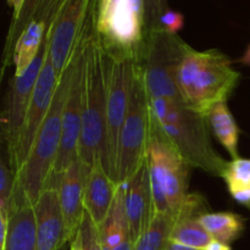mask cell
I'll list each match as a JSON object with an SVG mask.
<instances>
[{
  "instance_id": "cell-31",
  "label": "cell",
  "mask_w": 250,
  "mask_h": 250,
  "mask_svg": "<svg viewBox=\"0 0 250 250\" xmlns=\"http://www.w3.org/2000/svg\"><path fill=\"white\" fill-rule=\"evenodd\" d=\"M168 250H202V249L190 248V247H186V246H182V244H178V243H175V242H171L170 247H168Z\"/></svg>"
},
{
  "instance_id": "cell-4",
  "label": "cell",
  "mask_w": 250,
  "mask_h": 250,
  "mask_svg": "<svg viewBox=\"0 0 250 250\" xmlns=\"http://www.w3.org/2000/svg\"><path fill=\"white\" fill-rule=\"evenodd\" d=\"M73 62L75 58L72 55L61 73L53 104L34 141L28 159L16 175L20 187L32 204H36L41 193L48 185L58 160L62 133L63 110L70 89Z\"/></svg>"
},
{
  "instance_id": "cell-13",
  "label": "cell",
  "mask_w": 250,
  "mask_h": 250,
  "mask_svg": "<svg viewBox=\"0 0 250 250\" xmlns=\"http://www.w3.org/2000/svg\"><path fill=\"white\" fill-rule=\"evenodd\" d=\"M124 187V204L133 243L138 241L153 217L155 216L151 197L148 161L127 181Z\"/></svg>"
},
{
  "instance_id": "cell-32",
  "label": "cell",
  "mask_w": 250,
  "mask_h": 250,
  "mask_svg": "<svg viewBox=\"0 0 250 250\" xmlns=\"http://www.w3.org/2000/svg\"><path fill=\"white\" fill-rule=\"evenodd\" d=\"M241 62L244 63V65H247V66H250V44H249L248 48H247L246 53H244L243 56L241 58Z\"/></svg>"
},
{
  "instance_id": "cell-19",
  "label": "cell",
  "mask_w": 250,
  "mask_h": 250,
  "mask_svg": "<svg viewBox=\"0 0 250 250\" xmlns=\"http://www.w3.org/2000/svg\"><path fill=\"white\" fill-rule=\"evenodd\" d=\"M208 121L212 134L226 149L229 156L232 159L239 158V127L231 110L227 106V103H220L215 105L209 112Z\"/></svg>"
},
{
  "instance_id": "cell-15",
  "label": "cell",
  "mask_w": 250,
  "mask_h": 250,
  "mask_svg": "<svg viewBox=\"0 0 250 250\" xmlns=\"http://www.w3.org/2000/svg\"><path fill=\"white\" fill-rule=\"evenodd\" d=\"M2 250H39L34 204L24 195L19 181L9 209V232Z\"/></svg>"
},
{
  "instance_id": "cell-30",
  "label": "cell",
  "mask_w": 250,
  "mask_h": 250,
  "mask_svg": "<svg viewBox=\"0 0 250 250\" xmlns=\"http://www.w3.org/2000/svg\"><path fill=\"white\" fill-rule=\"evenodd\" d=\"M68 250H83L82 241H81L80 233L76 234L75 238L70 242V249Z\"/></svg>"
},
{
  "instance_id": "cell-14",
  "label": "cell",
  "mask_w": 250,
  "mask_h": 250,
  "mask_svg": "<svg viewBox=\"0 0 250 250\" xmlns=\"http://www.w3.org/2000/svg\"><path fill=\"white\" fill-rule=\"evenodd\" d=\"M89 171L77 159L59 178V197L68 243L78 233L84 216L85 185Z\"/></svg>"
},
{
  "instance_id": "cell-18",
  "label": "cell",
  "mask_w": 250,
  "mask_h": 250,
  "mask_svg": "<svg viewBox=\"0 0 250 250\" xmlns=\"http://www.w3.org/2000/svg\"><path fill=\"white\" fill-rule=\"evenodd\" d=\"M48 32V24L39 19H33L24 28L15 45L12 55V65L15 76H20L29 67L34 59L38 56Z\"/></svg>"
},
{
  "instance_id": "cell-21",
  "label": "cell",
  "mask_w": 250,
  "mask_h": 250,
  "mask_svg": "<svg viewBox=\"0 0 250 250\" xmlns=\"http://www.w3.org/2000/svg\"><path fill=\"white\" fill-rule=\"evenodd\" d=\"M231 197L238 204L250 207V159L237 158L229 161L221 176Z\"/></svg>"
},
{
  "instance_id": "cell-20",
  "label": "cell",
  "mask_w": 250,
  "mask_h": 250,
  "mask_svg": "<svg viewBox=\"0 0 250 250\" xmlns=\"http://www.w3.org/2000/svg\"><path fill=\"white\" fill-rule=\"evenodd\" d=\"M199 222L212 239L229 246L237 241L246 229V219L231 211H208L200 215Z\"/></svg>"
},
{
  "instance_id": "cell-2",
  "label": "cell",
  "mask_w": 250,
  "mask_h": 250,
  "mask_svg": "<svg viewBox=\"0 0 250 250\" xmlns=\"http://www.w3.org/2000/svg\"><path fill=\"white\" fill-rule=\"evenodd\" d=\"M151 116L189 166L221 177L227 163L212 146L208 117L192 111L182 100L171 98L149 99Z\"/></svg>"
},
{
  "instance_id": "cell-24",
  "label": "cell",
  "mask_w": 250,
  "mask_h": 250,
  "mask_svg": "<svg viewBox=\"0 0 250 250\" xmlns=\"http://www.w3.org/2000/svg\"><path fill=\"white\" fill-rule=\"evenodd\" d=\"M17 190V176L9 161L1 159L0 163V210L9 212L10 205Z\"/></svg>"
},
{
  "instance_id": "cell-25",
  "label": "cell",
  "mask_w": 250,
  "mask_h": 250,
  "mask_svg": "<svg viewBox=\"0 0 250 250\" xmlns=\"http://www.w3.org/2000/svg\"><path fill=\"white\" fill-rule=\"evenodd\" d=\"M78 233H80L81 241H82L83 250H103L99 227L93 221L87 211H84V216H83Z\"/></svg>"
},
{
  "instance_id": "cell-6",
  "label": "cell",
  "mask_w": 250,
  "mask_h": 250,
  "mask_svg": "<svg viewBox=\"0 0 250 250\" xmlns=\"http://www.w3.org/2000/svg\"><path fill=\"white\" fill-rule=\"evenodd\" d=\"M151 112L138 65L134 66L131 102L120 136L116 164V183L125 185L146 160Z\"/></svg>"
},
{
  "instance_id": "cell-11",
  "label": "cell",
  "mask_w": 250,
  "mask_h": 250,
  "mask_svg": "<svg viewBox=\"0 0 250 250\" xmlns=\"http://www.w3.org/2000/svg\"><path fill=\"white\" fill-rule=\"evenodd\" d=\"M59 80H60V76L58 75L55 67H54L50 53H48L41 75L36 83L33 95H32L31 104H29L28 111H27L16 153H15L14 158L9 161L10 166L16 175L28 159L34 141L48 116V112L53 104L54 97H55Z\"/></svg>"
},
{
  "instance_id": "cell-22",
  "label": "cell",
  "mask_w": 250,
  "mask_h": 250,
  "mask_svg": "<svg viewBox=\"0 0 250 250\" xmlns=\"http://www.w3.org/2000/svg\"><path fill=\"white\" fill-rule=\"evenodd\" d=\"M173 225V216L155 215L146 231L134 243L133 250H168Z\"/></svg>"
},
{
  "instance_id": "cell-16",
  "label": "cell",
  "mask_w": 250,
  "mask_h": 250,
  "mask_svg": "<svg viewBox=\"0 0 250 250\" xmlns=\"http://www.w3.org/2000/svg\"><path fill=\"white\" fill-rule=\"evenodd\" d=\"M120 186L107 173L100 159L95 161L87 177L84 194L85 211L100 226L114 205Z\"/></svg>"
},
{
  "instance_id": "cell-26",
  "label": "cell",
  "mask_w": 250,
  "mask_h": 250,
  "mask_svg": "<svg viewBox=\"0 0 250 250\" xmlns=\"http://www.w3.org/2000/svg\"><path fill=\"white\" fill-rule=\"evenodd\" d=\"M166 10H168L167 0H144L146 36L149 32L161 29L160 20Z\"/></svg>"
},
{
  "instance_id": "cell-29",
  "label": "cell",
  "mask_w": 250,
  "mask_h": 250,
  "mask_svg": "<svg viewBox=\"0 0 250 250\" xmlns=\"http://www.w3.org/2000/svg\"><path fill=\"white\" fill-rule=\"evenodd\" d=\"M7 2H9V5L12 9V19H14V17L19 15L22 4H23V0H7Z\"/></svg>"
},
{
  "instance_id": "cell-23",
  "label": "cell",
  "mask_w": 250,
  "mask_h": 250,
  "mask_svg": "<svg viewBox=\"0 0 250 250\" xmlns=\"http://www.w3.org/2000/svg\"><path fill=\"white\" fill-rule=\"evenodd\" d=\"M44 1L45 0H23V4H22L19 15L12 19L9 27V32H7L6 42H5L4 55H2V59H4V65L2 66H4V68H6L7 66L12 63L15 45H16L20 36L24 31V28L31 23V21L34 19V16H36V14L41 9Z\"/></svg>"
},
{
  "instance_id": "cell-3",
  "label": "cell",
  "mask_w": 250,
  "mask_h": 250,
  "mask_svg": "<svg viewBox=\"0 0 250 250\" xmlns=\"http://www.w3.org/2000/svg\"><path fill=\"white\" fill-rule=\"evenodd\" d=\"M78 159L89 170L100 159L107 171L106 62L97 28L87 45L84 109Z\"/></svg>"
},
{
  "instance_id": "cell-9",
  "label": "cell",
  "mask_w": 250,
  "mask_h": 250,
  "mask_svg": "<svg viewBox=\"0 0 250 250\" xmlns=\"http://www.w3.org/2000/svg\"><path fill=\"white\" fill-rule=\"evenodd\" d=\"M93 32H90L81 42L80 45L76 48L75 53H73L75 62H73L70 89H68L65 110H63L60 150H59L58 160H56L53 175L50 177V180L58 181V182L60 176L77 160L78 153H80L83 109H84L87 45Z\"/></svg>"
},
{
  "instance_id": "cell-27",
  "label": "cell",
  "mask_w": 250,
  "mask_h": 250,
  "mask_svg": "<svg viewBox=\"0 0 250 250\" xmlns=\"http://www.w3.org/2000/svg\"><path fill=\"white\" fill-rule=\"evenodd\" d=\"M183 24H185V17L181 12L175 11V10H166L161 16V29L170 34H177L183 28Z\"/></svg>"
},
{
  "instance_id": "cell-10",
  "label": "cell",
  "mask_w": 250,
  "mask_h": 250,
  "mask_svg": "<svg viewBox=\"0 0 250 250\" xmlns=\"http://www.w3.org/2000/svg\"><path fill=\"white\" fill-rule=\"evenodd\" d=\"M48 53L49 43L44 39L41 51L33 62L22 75L15 76L12 80L9 99L1 117V133L2 139L6 144L7 161L11 160L16 153L32 95Z\"/></svg>"
},
{
  "instance_id": "cell-5",
  "label": "cell",
  "mask_w": 250,
  "mask_h": 250,
  "mask_svg": "<svg viewBox=\"0 0 250 250\" xmlns=\"http://www.w3.org/2000/svg\"><path fill=\"white\" fill-rule=\"evenodd\" d=\"M151 112V111H150ZM146 161L155 215L176 216L188 197V165L151 116Z\"/></svg>"
},
{
  "instance_id": "cell-12",
  "label": "cell",
  "mask_w": 250,
  "mask_h": 250,
  "mask_svg": "<svg viewBox=\"0 0 250 250\" xmlns=\"http://www.w3.org/2000/svg\"><path fill=\"white\" fill-rule=\"evenodd\" d=\"M39 250H62L66 243L65 221L59 197V182L49 180L34 204Z\"/></svg>"
},
{
  "instance_id": "cell-17",
  "label": "cell",
  "mask_w": 250,
  "mask_h": 250,
  "mask_svg": "<svg viewBox=\"0 0 250 250\" xmlns=\"http://www.w3.org/2000/svg\"><path fill=\"white\" fill-rule=\"evenodd\" d=\"M99 227L103 250H114L126 244L133 243L129 233L128 221L124 204V187L120 186L119 193L109 215ZM134 244V243H133Z\"/></svg>"
},
{
  "instance_id": "cell-1",
  "label": "cell",
  "mask_w": 250,
  "mask_h": 250,
  "mask_svg": "<svg viewBox=\"0 0 250 250\" xmlns=\"http://www.w3.org/2000/svg\"><path fill=\"white\" fill-rule=\"evenodd\" d=\"M175 80L183 103L192 111L208 117L215 105L227 103L241 80V73L222 51H200L186 44Z\"/></svg>"
},
{
  "instance_id": "cell-8",
  "label": "cell",
  "mask_w": 250,
  "mask_h": 250,
  "mask_svg": "<svg viewBox=\"0 0 250 250\" xmlns=\"http://www.w3.org/2000/svg\"><path fill=\"white\" fill-rule=\"evenodd\" d=\"M105 51V50H104ZM106 62V148L107 172L116 182L120 136L131 102L136 61L114 58L105 51Z\"/></svg>"
},
{
  "instance_id": "cell-7",
  "label": "cell",
  "mask_w": 250,
  "mask_h": 250,
  "mask_svg": "<svg viewBox=\"0 0 250 250\" xmlns=\"http://www.w3.org/2000/svg\"><path fill=\"white\" fill-rule=\"evenodd\" d=\"M99 0H63L51 21L45 39L59 76L63 72L81 42L97 26Z\"/></svg>"
},
{
  "instance_id": "cell-28",
  "label": "cell",
  "mask_w": 250,
  "mask_h": 250,
  "mask_svg": "<svg viewBox=\"0 0 250 250\" xmlns=\"http://www.w3.org/2000/svg\"><path fill=\"white\" fill-rule=\"evenodd\" d=\"M204 250H232V249L229 244L221 243V242L215 241L214 239V241H212L211 243H210Z\"/></svg>"
}]
</instances>
